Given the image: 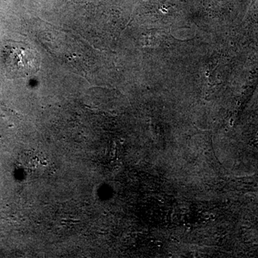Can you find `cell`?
<instances>
[{
	"label": "cell",
	"instance_id": "obj_1",
	"mask_svg": "<svg viewBox=\"0 0 258 258\" xmlns=\"http://www.w3.org/2000/svg\"><path fill=\"white\" fill-rule=\"evenodd\" d=\"M40 67L35 51L23 43L8 42L0 47V73L9 79H25Z\"/></svg>",
	"mask_w": 258,
	"mask_h": 258
},
{
	"label": "cell",
	"instance_id": "obj_2",
	"mask_svg": "<svg viewBox=\"0 0 258 258\" xmlns=\"http://www.w3.org/2000/svg\"><path fill=\"white\" fill-rule=\"evenodd\" d=\"M20 163L27 169L32 172H39L44 171L47 166L45 156L40 152H27L23 153L20 157Z\"/></svg>",
	"mask_w": 258,
	"mask_h": 258
}]
</instances>
